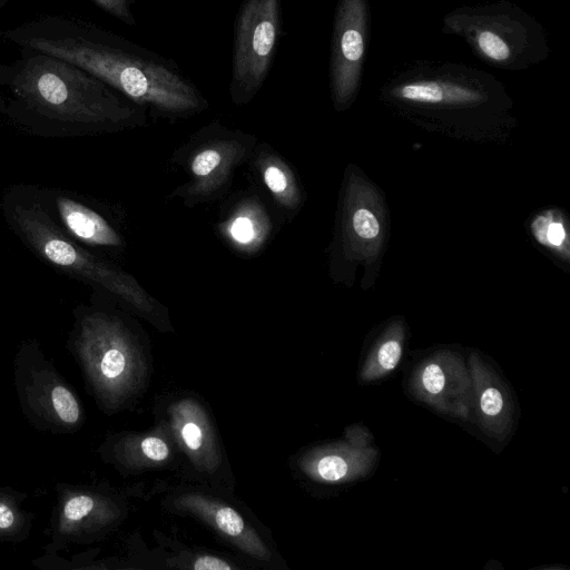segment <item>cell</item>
<instances>
[{"label": "cell", "mask_w": 570, "mask_h": 570, "mask_svg": "<svg viewBox=\"0 0 570 570\" xmlns=\"http://www.w3.org/2000/svg\"><path fill=\"white\" fill-rule=\"evenodd\" d=\"M7 35L31 50L83 69L145 110L186 117L208 107L175 61L97 26L43 22Z\"/></svg>", "instance_id": "1"}, {"label": "cell", "mask_w": 570, "mask_h": 570, "mask_svg": "<svg viewBox=\"0 0 570 570\" xmlns=\"http://www.w3.org/2000/svg\"><path fill=\"white\" fill-rule=\"evenodd\" d=\"M381 100L428 128L482 137L507 128L513 101L493 75L459 62L419 60L394 72Z\"/></svg>", "instance_id": "2"}, {"label": "cell", "mask_w": 570, "mask_h": 570, "mask_svg": "<svg viewBox=\"0 0 570 570\" xmlns=\"http://www.w3.org/2000/svg\"><path fill=\"white\" fill-rule=\"evenodd\" d=\"M11 68L13 94L37 114L102 128L144 124L146 110L62 59L32 50Z\"/></svg>", "instance_id": "3"}, {"label": "cell", "mask_w": 570, "mask_h": 570, "mask_svg": "<svg viewBox=\"0 0 570 570\" xmlns=\"http://www.w3.org/2000/svg\"><path fill=\"white\" fill-rule=\"evenodd\" d=\"M442 32L461 38L484 63L525 71L550 55L544 27L509 0L461 6L442 18Z\"/></svg>", "instance_id": "4"}, {"label": "cell", "mask_w": 570, "mask_h": 570, "mask_svg": "<svg viewBox=\"0 0 570 570\" xmlns=\"http://www.w3.org/2000/svg\"><path fill=\"white\" fill-rule=\"evenodd\" d=\"M86 386L107 412L120 409L142 374L140 353L118 318L95 312L79 318L69 340Z\"/></svg>", "instance_id": "5"}, {"label": "cell", "mask_w": 570, "mask_h": 570, "mask_svg": "<svg viewBox=\"0 0 570 570\" xmlns=\"http://www.w3.org/2000/svg\"><path fill=\"white\" fill-rule=\"evenodd\" d=\"M13 218L24 239L52 265L100 286L142 315L157 314L158 302L132 276L72 243L39 207L19 206Z\"/></svg>", "instance_id": "6"}, {"label": "cell", "mask_w": 570, "mask_h": 570, "mask_svg": "<svg viewBox=\"0 0 570 570\" xmlns=\"http://www.w3.org/2000/svg\"><path fill=\"white\" fill-rule=\"evenodd\" d=\"M13 384L21 412L35 429L70 434L82 426L83 409L76 391L36 342L18 350Z\"/></svg>", "instance_id": "7"}, {"label": "cell", "mask_w": 570, "mask_h": 570, "mask_svg": "<svg viewBox=\"0 0 570 570\" xmlns=\"http://www.w3.org/2000/svg\"><path fill=\"white\" fill-rule=\"evenodd\" d=\"M282 0H243L234 24L229 96L250 102L265 83L282 37Z\"/></svg>", "instance_id": "8"}, {"label": "cell", "mask_w": 570, "mask_h": 570, "mask_svg": "<svg viewBox=\"0 0 570 570\" xmlns=\"http://www.w3.org/2000/svg\"><path fill=\"white\" fill-rule=\"evenodd\" d=\"M370 30L368 0H338L330 55V89L336 111L355 101L362 81Z\"/></svg>", "instance_id": "9"}, {"label": "cell", "mask_w": 570, "mask_h": 570, "mask_svg": "<svg viewBox=\"0 0 570 570\" xmlns=\"http://www.w3.org/2000/svg\"><path fill=\"white\" fill-rule=\"evenodd\" d=\"M57 501L50 518L47 552H58L72 544H87L115 524L120 510L116 501L99 490L70 483H57Z\"/></svg>", "instance_id": "10"}, {"label": "cell", "mask_w": 570, "mask_h": 570, "mask_svg": "<svg viewBox=\"0 0 570 570\" xmlns=\"http://www.w3.org/2000/svg\"><path fill=\"white\" fill-rule=\"evenodd\" d=\"M248 139L250 138L236 136L217 139L199 149L189 164L191 179L176 195L187 200H197L216 193L245 155V142Z\"/></svg>", "instance_id": "11"}, {"label": "cell", "mask_w": 570, "mask_h": 570, "mask_svg": "<svg viewBox=\"0 0 570 570\" xmlns=\"http://www.w3.org/2000/svg\"><path fill=\"white\" fill-rule=\"evenodd\" d=\"M383 212L374 200H361V194L348 189L342 217L341 238L345 254L373 256L383 244Z\"/></svg>", "instance_id": "12"}, {"label": "cell", "mask_w": 570, "mask_h": 570, "mask_svg": "<svg viewBox=\"0 0 570 570\" xmlns=\"http://www.w3.org/2000/svg\"><path fill=\"white\" fill-rule=\"evenodd\" d=\"M185 509L194 511L249 556L268 560L271 553L264 542L233 508L200 494H187L179 499Z\"/></svg>", "instance_id": "13"}, {"label": "cell", "mask_w": 570, "mask_h": 570, "mask_svg": "<svg viewBox=\"0 0 570 570\" xmlns=\"http://www.w3.org/2000/svg\"><path fill=\"white\" fill-rule=\"evenodd\" d=\"M57 207L66 227L79 239L98 246L121 244L114 227L91 208L65 196L57 198Z\"/></svg>", "instance_id": "14"}, {"label": "cell", "mask_w": 570, "mask_h": 570, "mask_svg": "<svg viewBox=\"0 0 570 570\" xmlns=\"http://www.w3.org/2000/svg\"><path fill=\"white\" fill-rule=\"evenodd\" d=\"M226 237L243 250H255L268 234L269 224L263 209L253 202L243 204L222 227Z\"/></svg>", "instance_id": "15"}, {"label": "cell", "mask_w": 570, "mask_h": 570, "mask_svg": "<svg viewBox=\"0 0 570 570\" xmlns=\"http://www.w3.org/2000/svg\"><path fill=\"white\" fill-rule=\"evenodd\" d=\"M27 493L0 487V542L21 543L32 529L35 514L23 507Z\"/></svg>", "instance_id": "16"}, {"label": "cell", "mask_w": 570, "mask_h": 570, "mask_svg": "<svg viewBox=\"0 0 570 570\" xmlns=\"http://www.w3.org/2000/svg\"><path fill=\"white\" fill-rule=\"evenodd\" d=\"M258 169L263 181L277 203L287 209H295L301 202V193L289 167L278 157H261Z\"/></svg>", "instance_id": "17"}, {"label": "cell", "mask_w": 570, "mask_h": 570, "mask_svg": "<svg viewBox=\"0 0 570 570\" xmlns=\"http://www.w3.org/2000/svg\"><path fill=\"white\" fill-rule=\"evenodd\" d=\"M176 410L177 430L186 449L197 456L205 455L209 449L207 431L194 407L190 411L189 405L181 403Z\"/></svg>", "instance_id": "18"}, {"label": "cell", "mask_w": 570, "mask_h": 570, "mask_svg": "<svg viewBox=\"0 0 570 570\" xmlns=\"http://www.w3.org/2000/svg\"><path fill=\"white\" fill-rule=\"evenodd\" d=\"M533 233L535 238L547 247L561 252L567 246V230L561 218L548 213L538 217L533 224Z\"/></svg>", "instance_id": "19"}, {"label": "cell", "mask_w": 570, "mask_h": 570, "mask_svg": "<svg viewBox=\"0 0 570 570\" xmlns=\"http://www.w3.org/2000/svg\"><path fill=\"white\" fill-rule=\"evenodd\" d=\"M99 8L127 26H135L132 6L136 0H92Z\"/></svg>", "instance_id": "20"}, {"label": "cell", "mask_w": 570, "mask_h": 570, "mask_svg": "<svg viewBox=\"0 0 570 570\" xmlns=\"http://www.w3.org/2000/svg\"><path fill=\"white\" fill-rule=\"evenodd\" d=\"M318 475L325 481H338L347 472V463L338 455H325L316 465Z\"/></svg>", "instance_id": "21"}, {"label": "cell", "mask_w": 570, "mask_h": 570, "mask_svg": "<svg viewBox=\"0 0 570 570\" xmlns=\"http://www.w3.org/2000/svg\"><path fill=\"white\" fill-rule=\"evenodd\" d=\"M141 453L151 461L161 462L169 456L167 443L158 436H148L140 442Z\"/></svg>", "instance_id": "22"}, {"label": "cell", "mask_w": 570, "mask_h": 570, "mask_svg": "<svg viewBox=\"0 0 570 570\" xmlns=\"http://www.w3.org/2000/svg\"><path fill=\"white\" fill-rule=\"evenodd\" d=\"M401 354L402 347L400 342L396 340H389L380 346L377 361L384 370L390 371L397 365Z\"/></svg>", "instance_id": "23"}, {"label": "cell", "mask_w": 570, "mask_h": 570, "mask_svg": "<svg viewBox=\"0 0 570 570\" xmlns=\"http://www.w3.org/2000/svg\"><path fill=\"white\" fill-rule=\"evenodd\" d=\"M422 383L425 390L431 394L440 393L445 383L442 368L438 364L428 365L422 374Z\"/></svg>", "instance_id": "24"}, {"label": "cell", "mask_w": 570, "mask_h": 570, "mask_svg": "<svg viewBox=\"0 0 570 570\" xmlns=\"http://www.w3.org/2000/svg\"><path fill=\"white\" fill-rule=\"evenodd\" d=\"M480 405L485 415L494 416L499 414L503 407L501 392L495 387L484 390L480 399Z\"/></svg>", "instance_id": "25"}, {"label": "cell", "mask_w": 570, "mask_h": 570, "mask_svg": "<svg viewBox=\"0 0 570 570\" xmlns=\"http://www.w3.org/2000/svg\"><path fill=\"white\" fill-rule=\"evenodd\" d=\"M195 570H230L233 567L225 560L213 557L202 556L197 558L193 564Z\"/></svg>", "instance_id": "26"}, {"label": "cell", "mask_w": 570, "mask_h": 570, "mask_svg": "<svg viewBox=\"0 0 570 570\" xmlns=\"http://www.w3.org/2000/svg\"><path fill=\"white\" fill-rule=\"evenodd\" d=\"M9 0H0V9L8 2Z\"/></svg>", "instance_id": "27"}]
</instances>
